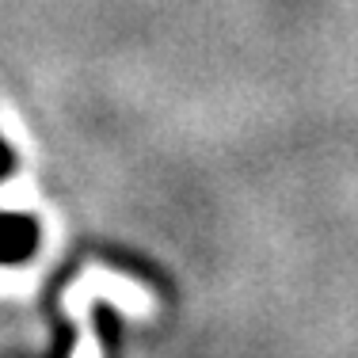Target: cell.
I'll list each match as a JSON object with an SVG mask.
<instances>
[{
    "instance_id": "1",
    "label": "cell",
    "mask_w": 358,
    "mask_h": 358,
    "mask_svg": "<svg viewBox=\"0 0 358 358\" xmlns=\"http://www.w3.org/2000/svg\"><path fill=\"white\" fill-rule=\"evenodd\" d=\"M42 229L38 217L31 214H4L0 210V267H15V263H27L38 252Z\"/></svg>"
},
{
    "instance_id": "2",
    "label": "cell",
    "mask_w": 358,
    "mask_h": 358,
    "mask_svg": "<svg viewBox=\"0 0 358 358\" xmlns=\"http://www.w3.org/2000/svg\"><path fill=\"white\" fill-rule=\"evenodd\" d=\"M12 172H15V152H12V145L0 138V179H8Z\"/></svg>"
}]
</instances>
